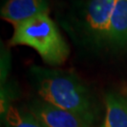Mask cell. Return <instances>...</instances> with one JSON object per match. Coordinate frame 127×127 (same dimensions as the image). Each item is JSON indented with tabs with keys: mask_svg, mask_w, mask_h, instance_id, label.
Returning <instances> with one entry per match:
<instances>
[{
	"mask_svg": "<svg viewBox=\"0 0 127 127\" xmlns=\"http://www.w3.org/2000/svg\"><path fill=\"white\" fill-rule=\"evenodd\" d=\"M27 109L47 127H91L93 123L44 101L34 100Z\"/></svg>",
	"mask_w": 127,
	"mask_h": 127,
	"instance_id": "cell-4",
	"label": "cell"
},
{
	"mask_svg": "<svg viewBox=\"0 0 127 127\" xmlns=\"http://www.w3.org/2000/svg\"><path fill=\"white\" fill-rule=\"evenodd\" d=\"M5 127H47L28 109L11 105L2 119Z\"/></svg>",
	"mask_w": 127,
	"mask_h": 127,
	"instance_id": "cell-8",
	"label": "cell"
},
{
	"mask_svg": "<svg viewBox=\"0 0 127 127\" xmlns=\"http://www.w3.org/2000/svg\"><path fill=\"white\" fill-rule=\"evenodd\" d=\"M108 45L127 50V0H116L109 24Z\"/></svg>",
	"mask_w": 127,
	"mask_h": 127,
	"instance_id": "cell-6",
	"label": "cell"
},
{
	"mask_svg": "<svg viewBox=\"0 0 127 127\" xmlns=\"http://www.w3.org/2000/svg\"><path fill=\"white\" fill-rule=\"evenodd\" d=\"M9 43L31 47L44 63L51 66L63 64L70 55L67 41L48 13L37 15L14 27Z\"/></svg>",
	"mask_w": 127,
	"mask_h": 127,
	"instance_id": "cell-2",
	"label": "cell"
},
{
	"mask_svg": "<svg viewBox=\"0 0 127 127\" xmlns=\"http://www.w3.org/2000/svg\"><path fill=\"white\" fill-rule=\"evenodd\" d=\"M31 81L40 99L94 122L95 111L91 91L75 73L33 66Z\"/></svg>",
	"mask_w": 127,
	"mask_h": 127,
	"instance_id": "cell-1",
	"label": "cell"
},
{
	"mask_svg": "<svg viewBox=\"0 0 127 127\" xmlns=\"http://www.w3.org/2000/svg\"><path fill=\"white\" fill-rule=\"evenodd\" d=\"M47 0H7L1 8V18L13 27L42 13H48Z\"/></svg>",
	"mask_w": 127,
	"mask_h": 127,
	"instance_id": "cell-5",
	"label": "cell"
},
{
	"mask_svg": "<svg viewBox=\"0 0 127 127\" xmlns=\"http://www.w3.org/2000/svg\"><path fill=\"white\" fill-rule=\"evenodd\" d=\"M10 68V61L9 56L7 52L2 49L1 51V86H4L7 83V76L9 74Z\"/></svg>",
	"mask_w": 127,
	"mask_h": 127,
	"instance_id": "cell-9",
	"label": "cell"
},
{
	"mask_svg": "<svg viewBox=\"0 0 127 127\" xmlns=\"http://www.w3.org/2000/svg\"><path fill=\"white\" fill-rule=\"evenodd\" d=\"M104 122L101 127H127V96L108 92L104 97Z\"/></svg>",
	"mask_w": 127,
	"mask_h": 127,
	"instance_id": "cell-7",
	"label": "cell"
},
{
	"mask_svg": "<svg viewBox=\"0 0 127 127\" xmlns=\"http://www.w3.org/2000/svg\"><path fill=\"white\" fill-rule=\"evenodd\" d=\"M116 0H85L81 10L82 27L87 36L98 44L108 45L109 24Z\"/></svg>",
	"mask_w": 127,
	"mask_h": 127,
	"instance_id": "cell-3",
	"label": "cell"
}]
</instances>
